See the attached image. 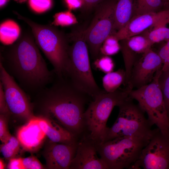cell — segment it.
Listing matches in <instances>:
<instances>
[{
	"label": "cell",
	"mask_w": 169,
	"mask_h": 169,
	"mask_svg": "<svg viewBox=\"0 0 169 169\" xmlns=\"http://www.w3.org/2000/svg\"><path fill=\"white\" fill-rule=\"evenodd\" d=\"M125 80V72L123 69L106 74L102 79L104 90L108 93L113 92L119 88L122 84L124 85Z\"/></svg>",
	"instance_id": "21"
},
{
	"label": "cell",
	"mask_w": 169,
	"mask_h": 169,
	"mask_svg": "<svg viewBox=\"0 0 169 169\" xmlns=\"http://www.w3.org/2000/svg\"><path fill=\"white\" fill-rule=\"evenodd\" d=\"M55 76L50 87L36 94L33 111L36 116L56 122L79 138L85 131V105L93 98L68 77Z\"/></svg>",
	"instance_id": "1"
},
{
	"label": "cell",
	"mask_w": 169,
	"mask_h": 169,
	"mask_svg": "<svg viewBox=\"0 0 169 169\" xmlns=\"http://www.w3.org/2000/svg\"><path fill=\"white\" fill-rule=\"evenodd\" d=\"M159 82L169 118V72H161L159 79Z\"/></svg>",
	"instance_id": "28"
},
{
	"label": "cell",
	"mask_w": 169,
	"mask_h": 169,
	"mask_svg": "<svg viewBox=\"0 0 169 169\" xmlns=\"http://www.w3.org/2000/svg\"><path fill=\"white\" fill-rule=\"evenodd\" d=\"M162 65L158 53L151 48L149 49L134 63L129 83L133 88L136 89L149 84L152 81L157 72L162 69Z\"/></svg>",
	"instance_id": "12"
},
{
	"label": "cell",
	"mask_w": 169,
	"mask_h": 169,
	"mask_svg": "<svg viewBox=\"0 0 169 169\" xmlns=\"http://www.w3.org/2000/svg\"><path fill=\"white\" fill-rule=\"evenodd\" d=\"M116 0H105L98 5L91 23L84 29L89 50L94 60L99 56L100 47L105 40L116 32L114 18Z\"/></svg>",
	"instance_id": "9"
},
{
	"label": "cell",
	"mask_w": 169,
	"mask_h": 169,
	"mask_svg": "<svg viewBox=\"0 0 169 169\" xmlns=\"http://www.w3.org/2000/svg\"><path fill=\"white\" fill-rule=\"evenodd\" d=\"M8 0H0V6L2 8L6 4Z\"/></svg>",
	"instance_id": "37"
},
{
	"label": "cell",
	"mask_w": 169,
	"mask_h": 169,
	"mask_svg": "<svg viewBox=\"0 0 169 169\" xmlns=\"http://www.w3.org/2000/svg\"><path fill=\"white\" fill-rule=\"evenodd\" d=\"M21 29L18 24L10 19L2 22L0 25V40L6 45L13 44L18 38Z\"/></svg>",
	"instance_id": "20"
},
{
	"label": "cell",
	"mask_w": 169,
	"mask_h": 169,
	"mask_svg": "<svg viewBox=\"0 0 169 169\" xmlns=\"http://www.w3.org/2000/svg\"><path fill=\"white\" fill-rule=\"evenodd\" d=\"M114 33L109 36L102 44L100 54L101 55L110 56L117 54L120 50V46L119 41Z\"/></svg>",
	"instance_id": "25"
},
{
	"label": "cell",
	"mask_w": 169,
	"mask_h": 169,
	"mask_svg": "<svg viewBox=\"0 0 169 169\" xmlns=\"http://www.w3.org/2000/svg\"><path fill=\"white\" fill-rule=\"evenodd\" d=\"M131 169H169V137L158 128L153 130L149 142Z\"/></svg>",
	"instance_id": "11"
},
{
	"label": "cell",
	"mask_w": 169,
	"mask_h": 169,
	"mask_svg": "<svg viewBox=\"0 0 169 169\" xmlns=\"http://www.w3.org/2000/svg\"><path fill=\"white\" fill-rule=\"evenodd\" d=\"M38 117L40 126L49 141L67 144L77 143L78 138L58 123L46 118Z\"/></svg>",
	"instance_id": "18"
},
{
	"label": "cell",
	"mask_w": 169,
	"mask_h": 169,
	"mask_svg": "<svg viewBox=\"0 0 169 169\" xmlns=\"http://www.w3.org/2000/svg\"><path fill=\"white\" fill-rule=\"evenodd\" d=\"M53 17L52 24L56 26L67 27L78 23L75 16L69 10L57 13Z\"/></svg>",
	"instance_id": "26"
},
{
	"label": "cell",
	"mask_w": 169,
	"mask_h": 169,
	"mask_svg": "<svg viewBox=\"0 0 169 169\" xmlns=\"http://www.w3.org/2000/svg\"><path fill=\"white\" fill-rule=\"evenodd\" d=\"M33 36L26 33L3 50L0 63L23 90L36 95L54 81L55 74L48 69Z\"/></svg>",
	"instance_id": "2"
},
{
	"label": "cell",
	"mask_w": 169,
	"mask_h": 169,
	"mask_svg": "<svg viewBox=\"0 0 169 169\" xmlns=\"http://www.w3.org/2000/svg\"><path fill=\"white\" fill-rule=\"evenodd\" d=\"M28 4L34 13L40 14L45 12L52 8V0H28Z\"/></svg>",
	"instance_id": "29"
},
{
	"label": "cell",
	"mask_w": 169,
	"mask_h": 169,
	"mask_svg": "<svg viewBox=\"0 0 169 169\" xmlns=\"http://www.w3.org/2000/svg\"><path fill=\"white\" fill-rule=\"evenodd\" d=\"M133 89L131 84L129 83L124 88H119L113 92L105 91L90 102L84 115V133L96 144L103 141L108 128L107 120L114 107L118 106L129 97L130 93Z\"/></svg>",
	"instance_id": "5"
},
{
	"label": "cell",
	"mask_w": 169,
	"mask_h": 169,
	"mask_svg": "<svg viewBox=\"0 0 169 169\" xmlns=\"http://www.w3.org/2000/svg\"><path fill=\"white\" fill-rule=\"evenodd\" d=\"M79 138L69 169H108L104 161L97 155L95 142L85 134Z\"/></svg>",
	"instance_id": "13"
},
{
	"label": "cell",
	"mask_w": 169,
	"mask_h": 169,
	"mask_svg": "<svg viewBox=\"0 0 169 169\" xmlns=\"http://www.w3.org/2000/svg\"><path fill=\"white\" fill-rule=\"evenodd\" d=\"M20 146L17 138L11 135L1 145L0 152L4 158L9 160L16 157L19 152Z\"/></svg>",
	"instance_id": "24"
},
{
	"label": "cell",
	"mask_w": 169,
	"mask_h": 169,
	"mask_svg": "<svg viewBox=\"0 0 169 169\" xmlns=\"http://www.w3.org/2000/svg\"><path fill=\"white\" fill-rule=\"evenodd\" d=\"M84 3L83 8L90 10L95 8L99 4L105 0H83Z\"/></svg>",
	"instance_id": "36"
},
{
	"label": "cell",
	"mask_w": 169,
	"mask_h": 169,
	"mask_svg": "<svg viewBox=\"0 0 169 169\" xmlns=\"http://www.w3.org/2000/svg\"><path fill=\"white\" fill-rule=\"evenodd\" d=\"M77 143L67 144L55 143L49 140L43 152L46 168L49 169H69L76 153Z\"/></svg>",
	"instance_id": "16"
},
{
	"label": "cell",
	"mask_w": 169,
	"mask_h": 169,
	"mask_svg": "<svg viewBox=\"0 0 169 169\" xmlns=\"http://www.w3.org/2000/svg\"><path fill=\"white\" fill-rule=\"evenodd\" d=\"M84 31L81 29L69 35L72 44L69 46V60L64 76L94 99L105 91L98 85L93 76Z\"/></svg>",
	"instance_id": "4"
},
{
	"label": "cell",
	"mask_w": 169,
	"mask_h": 169,
	"mask_svg": "<svg viewBox=\"0 0 169 169\" xmlns=\"http://www.w3.org/2000/svg\"><path fill=\"white\" fill-rule=\"evenodd\" d=\"M17 136L24 150L34 152L41 146L46 136L39 124L38 117L35 116L19 129Z\"/></svg>",
	"instance_id": "17"
},
{
	"label": "cell",
	"mask_w": 169,
	"mask_h": 169,
	"mask_svg": "<svg viewBox=\"0 0 169 169\" xmlns=\"http://www.w3.org/2000/svg\"><path fill=\"white\" fill-rule=\"evenodd\" d=\"M151 137L133 136L117 137L96 144L97 151L108 169H131L140 158Z\"/></svg>",
	"instance_id": "6"
},
{
	"label": "cell",
	"mask_w": 169,
	"mask_h": 169,
	"mask_svg": "<svg viewBox=\"0 0 169 169\" xmlns=\"http://www.w3.org/2000/svg\"><path fill=\"white\" fill-rule=\"evenodd\" d=\"M68 10L71 11L83 8L84 6L83 0H64Z\"/></svg>",
	"instance_id": "34"
},
{
	"label": "cell",
	"mask_w": 169,
	"mask_h": 169,
	"mask_svg": "<svg viewBox=\"0 0 169 169\" xmlns=\"http://www.w3.org/2000/svg\"><path fill=\"white\" fill-rule=\"evenodd\" d=\"M161 72L162 69L159 70L149 84L132 90L129 96L146 113L151 125H155L163 134L169 137V118L159 82Z\"/></svg>",
	"instance_id": "7"
},
{
	"label": "cell",
	"mask_w": 169,
	"mask_h": 169,
	"mask_svg": "<svg viewBox=\"0 0 169 169\" xmlns=\"http://www.w3.org/2000/svg\"><path fill=\"white\" fill-rule=\"evenodd\" d=\"M145 31L143 34L154 44L169 39V19L161 21Z\"/></svg>",
	"instance_id": "22"
},
{
	"label": "cell",
	"mask_w": 169,
	"mask_h": 169,
	"mask_svg": "<svg viewBox=\"0 0 169 169\" xmlns=\"http://www.w3.org/2000/svg\"><path fill=\"white\" fill-rule=\"evenodd\" d=\"M163 3L162 0H134V11L135 15L157 12Z\"/></svg>",
	"instance_id": "23"
},
{
	"label": "cell",
	"mask_w": 169,
	"mask_h": 169,
	"mask_svg": "<svg viewBox=\"0 0 169 169\" xmlns=\"http://www.w3.org/2000/svg\"><path fill=\"white\" fill-rule=\"evenodd\" d=\"M7 168L9 169H23L21 157L13 158L9 160Z\"/></svg>",
	"instance_id": "35"
},
{
	"label": "cell",
	"mask_w": 169,
	"mask_h": 169,
	"mask_svg": "<svg viewBox=\"0 0 169 169\" xmlns=\"http://www.w3.org/2000/svg\"><path fill=\"white\" fill-rule=\"evenodd\" d=\"M118 106L117 119L111 127H108L101 143L125 136H151L153 130L144 112L138 105L134 103L130 96Z\"/></svg>",
	"instance_id": "8"
},
{
	"label": "cell",
	"mask_w": 169,
	"mask_h": 169,
	"mask_svg": "<svg viewBox=\"0 0 169 169\" xmlns=\"http://www.w3.org/2000/svg\"><path fill=\"white\" fill-rule=\"evenodd\" d=\"M163 3L169 2V0H162Z\"/></svg>",
	"instance_id": "39"
},
{
	"label": "cell",
	"mask_w": 169,
	"mask_h": 169,
	"mask_svg": "<svg viewBox=\"0 0 169 169\" xmlns=\"http://www.w3.org/2000/svg\"><path fill=\"white\" fill-rule=\"evenodd\" d=\"M162 62V72H169V39L160 49L157 53Z\"/></svg>",
	"instance_id": "30"
},
{
	"label": "cell",
	"mask_w": 169,
	"mask_h": 169,
	"mask_svg": "<svg viewBox=\"0 0 169 169\" xmlns=\"http://www.w3.org/2000/svg\"><path fill=\"white\" fill-rule=\"evenodd\" d=\"M169 19V9L159 12L135 15L124 27L114 35L121 40L140 34L158 23Z\"/></svg>",
	"instance_id": "14"
},
{
	"label": "cell",
	"mask_w": 169,
	"mask_h": 169,
	"mask_svg": "<svg viewBox=\"0 0 169 169\" xmlns=\"http://www.w3.org/2000/svg\"><path fill=\"white\" fill-rule=\"evenodd\" d=\"M134 0H116L114 9V28L119 30L132 18Z\"/></svg>",
	"instance_id": "19"
},
{
	"label": "cell",
	"mask_w": 169,
	"mask_h": 169,
	"mask_svg": "<svg viewBox=\"0 0 169 169\" xmlns=\"http://www.w3.org/2000/svg\"><path fill=\"white\" fill-rule=\"evenodd\" d=\"M23 169H42L43 165L35 156L32 155L28 157L22 158Z\"/></svg>",
	"instance_id": "32"
},
{
	"label": "cell",
	"mask_w": 169,
	"mask_h": 169,
	"mask_svg": "<svg viewBox=\"0 0 169 169\" xmlns=\"http://www.w3.org/2000/svg\"><path fill=\"white\" fill-rule=\"evenodd\" d=\"M5 165L3 160L1 158L0 159V169H4Z\"/></svg>",
	"instance_id": "38"
},
{
	"label": "cell",
	"mask_w": 169,
	"mask_h": 169,
	"mask_svg": "<svg viewBox=\"0 0 169 169\" xmlns=\"http://www.w3.org/2000/svg\"><path fill=\"white\" fill-rule=\"evenodd\" d=\"M14 14L30 27L36 44L53 66L55 75H64L70 46L64 34L53 26L38 24L16 12Z\"/></svg>",
	"instance_id": "3"
},
{
	"label": "cell",
	"mask_w": 169,
	"mask_h": 169,
	"mask_svg": "<svg viewBox=\"0 0 169 169\" xmlns=\"http://www.w3.org/2000/svg\"><path fill=\"white\" fill-rule=\"evenodd\" d=\"M93 65L95 68L106 74L113 72L115 67L112 59L106 55H99L94 60Z\"/></svg>",
	"instance_id": "27"
},
{
	"label": "cell",
	"mask_w": 169,
	"mask_h": 169,
	"mask_svg": "<svg viewBox=\"0 0 169 169\" xmlns=\"http://www.w3.org/2000/svg\"><path fill=\"white\" fill-rule=\"evenodd\" d=\"M120 41L126 73L124 85L125 86L129 82L132 69L138 59L137 56L151 48L153 44L144 34L134 35Z\"/></svg>",
	"instance_id": "15"
},
{
	"label": "cell",
	"mask_w": 169,
	"mask_h": 169,
	"mask_svg": "<svg viewBox=\"0 0 169 169\" xmlns=\"http://www.w3.org/2000/svg\"><path fill=\"white\" fill-rule=\"evenodd\" d=\"M0 114L10 115L7 104L3 86L0 83Z\"/></svg>",
	"instance_id": "33"
},
{
	"label": "cell",
	"mask_w": 169,
	"mask_h": 169,
	"mask_svg": "<svg viewBox=\"0 0 169 169\" xmlns=\"http://www.w3.org/2000/svg\"><path fill=\"white\" fill-rule=\"evenodd\" d=\"M0 79L10 114L27 122L35 117L33 104L28 96L0 63Z\"/></svg>",
	"instance_id": "10"
},
{
	"label": "cell",
	"mask_w": 169,
	"mask_h": 169,
	"mask_svg": "<svg viewBox=\"0 0 169 169\" xmlns=\"http://www.w3.org/2000/svg\"><path fill=\"white\" fill-rule=\"evenodd\" d=\"M9 115L3 114L0 115V139L2 143L5 142L11 135L8 128V118Z\"/></svg>",
	"instance_id": "31"
}]
</instances>
